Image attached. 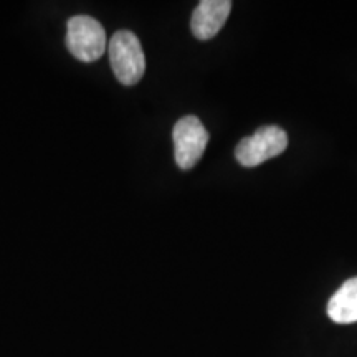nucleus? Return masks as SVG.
Listing matches in <instances>:
<instances>
[{
    "label": "nucleus",
    "instance_id": "f257e3e1",
    "mask_svg": "<svg viewBox=\"0 0 357 357\" xmlns=\"http://www.w3.org/2000/svg\"><path fill=\"white\" fill-rule=\"evenodd\" d=\"M109 63L116 79L124 86L141 82L146 71V56L139 38L129 30H119L108 43Z\"/></svg>",
    "mask_w": 357,
    "mask_h": 357
},
{
    "label": "nucleus",
    "instance_id": "f03ea898",
    "mask_svg": "<svg viewBox=\"0 0 357 357\" xmlns=\"http://www.w3.org/2000/svg\"><path fill=\"white\" fill-rule=\"evenodd\" d=\"M66 48L77 60L93 63L105 55L108 38L102 25L89 15H75L66 24Z\"/></svg>",
    "mask_w": 357,
    "mask_h": 357
},
{
    "label": "nucleus",
    "instance_id": "7ed1b4c3",
    "mask_svg": "<svg viewBox=\"0 0 357 357\" xmlns=\"http://www.w3.org/2000/svg\"><path fill=\"white\" fill-rule=\"evenodd\" d=\"M288 147V134L280 126H261L255 134L243 137L235 149V158L243 167H257L276 158Z\"/></svg>",
    "mask_w": 357,
    "mask_h": 357
},
{
    "label": "nucleus",
    "instance_id": "20e7f679",
    "mask_svg": "<svg viewBox=\"0 0 357 357\" xmlns=\"http://www.w3.org/2000/svg\"><path fill=\"white\" fill-rule=\"evenodd\" d=\"M174 158L182 171H189L199 162L208 144V132L197 116H184L172 131Z\"/></svg>",
    "mask_w": 357,
    "mask_h": 357
},
{
    "label": "nucleus",
    "instance_id": "39448f33",
    "mask_svg": "<svg viewBox=\"0 0 357 357\" xmlns=\"http://www.w3.org/2000/svg\"><path fill=\"white\" fill-rule=\"evenodd\" d=\"M231 10L230 0H202L192 13L190 29L195 38L211 40L220 32Z\"/></svg>",
    "mask_w": 357,
    "mask_h": 357
},
{
    "label": "nucleus",
    "instance_id": "423d86ee",
    "mask_svg": "<svg viewBox=\"0 0 357 357\" xmlns=\"http://www.w3.org/2000/svg\"><path fill=\"white\" fill-rule=\"evenodd\" d=\"M328 316L337 324L357 321V276L347 280L328 303Z\"/></svg>",
    "mask_w": 357,
    "mask_h": 357
}]
</instances>
